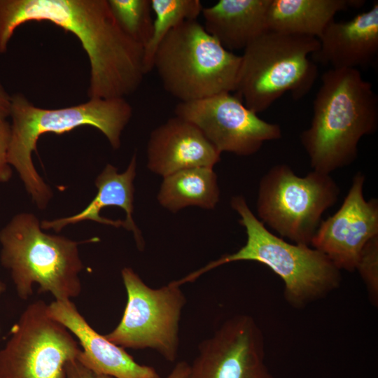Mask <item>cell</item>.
Here are the masks:
<instances>
[{
  "label": "cell",
  "instance_id": "obj_1",
  "mask_svg": "<svg viewBox=\"0 0 378 378\" xmlns=\"http://www.w3.org/2000/svg\"><path fill=\"white\" fill-rule=\"evenodd\" d=\"M32 21L50 22L78 38L90 62L89 99L125 98L142 83L144 47L120 27L108 0H0V54L15 30Z\"/></svg>",
  "mask_w": 378,
  "mask_h": 378
},
{
  "label": "cell",
  "instance_id": "obj_2",
  "mask_svg": "<svg viewBox=\"0 0 378 378\" xmlns=\"http://www.w3.org/2000/svg\"><path fill=\"white\" fill-rule=\"evenodd\" d=\"M378 127V97L356 69H330L321 76L310 126L300 135L313 170L330 174L358 156L360 140Z\"/></svg>",
  "mask_w": 378,
  "mask_h": 378
},
{
  "label": "cell",
  "instance_id": "obj_3",
  "mask_svg": "<svg viewBox=\"0 0 378 378\" xmlns=\"http://www.w3.org/2000/svg\"><path fill=\"white\" fill-rule=\"evenodd\" d=\"M132 111L125 98L89 99L73 106L46 109L34 106L22 94L12 96L8 161L18 172L39 209H44L52 196L50 188L38 174L32 162L31 154L36 150L40 136L46 133L61 134L88 125L102 132L111 146L118 149Z\"/></svg>",
  "mask_w": 378,
  "mask_h": 378
},
{
  "label": "cell",
  "instance_id": "obj_4",
  "mask_svg": "<svg viewBox=\"0 0 378 378\" xmlns=\"http://www.w3.org/2000/svg\"><path fill=\"white\" fill-rule=\"evenodd\" d=\"M231 206L245 228L246 244L236 252L224 255L176 280L178 285L193 282L220 265L246 260L262 263L277 274L284 284L285 299L295 308L324 298L340 286L341 271L325 254L308 245L289 243L270 232L242 196L232 197Z\"/></svg>",
  "mask_w": 378,
  "mask_h": 378
},
{
  "label": "cell",
  "instance_id": "obj_5",
  "mask_svg": "<svg viewBox=\"0 0 378 378\" xmlns=\"http://www.w3.org/2000/svg\"><path fill=\"white\" fill-rule=\"evenodd\" d=\"M32 214L15 216L0 232L1 265L10 272L17 294L27 300L33 286L56 300H71L81 292L79 273L84 266L79 242L46 234Z\"/></svg>",
  "mask_w": 378,
  "mask_h": 378
},
{
  "label": "cell",
  "instance_id": "obj_6",
  "mask_svg": "<svg viewBox=\"0 0 378 378\" xmlns=\"http://www.w3.org/2000/svg\"><path fill=\"white\" fill-rule=\"evenodd\" d=\"M241 56L226 50L197 20L171 30L153 66L163 88L180 102L235 91Z\"/></svg>",
  "mask_w": 378,
  "mask_h": 378
},
{
  "label": "cell",
  "instance_id": "obj_7",
  "mask_svg": "<svg viewBox=\"0 0 378 378\" xmlns=\"http://www.w3.org/2000/svg\"><path fill=\"white\" fill-rule=\"evenodd\" d=\"M314 37L267 30L244 49L235 92L244 105L258 113L286 92L299 99L311 90L318 75L309 59L319 48Z\"/></svg>",
  "mask_w": 378,
  "mask_h": 378
},
{
  "label": "cell",
  "instance_id": "obj_8",
  "mask_svg": "<svg viewBox=\"0 0 378 378\" xmlns=\"http://www.w3.org/2000/svg\"><path fill=\"white\" fill-rule=\"evenodd\" d=\"M340 189L328 174L296 175L287 164L273 166L261 178L256 208L260 221L295 244L311 245L323 214Z\"/></svg>",
  "mask_w": 378,
  "mask_h": 378
},
{
  "label": "cell",
  "instance_id": "obj_9",
  "mask_svg": "<svg viewBox=\"0 0 378 378\" xmlns=\"http://www.w3.org/2000/svg\"><path fill=\"white\" fill-rule=\"evenodd\" d=\"M121 276L127 300L118 326L104 337L122 348L152 349L174 362L179 347V322L186 297L174 281L159 288L147 286L130 267Z\"/></svg>",
  "mask_w": 378,
  "mask_h": 378
},
{
  "label": "cell",
  "instance_id": "obj_10",
  "mask_svg": "<svg viewBox=\"0 0 378 378\" xmlns=\"http://www.w3.org/2000/svg\"><path fill=\"white\" fill-rule=\"evenodd\" d=\"M80 351L68 329L49 316L48 304L34 301L0 349V378H65L66 364Z\"/></svg>",
  "mask_w": 378,
  "mask_h": 378
},
{
  "label": "cell",
  "instance_id": "obj_11",
  "mask_svg": "<svg viewBox=\"0 0 378 378\" xmlns=\"http://www.w3.org/2000/svg\"><path fill=\"white\" fill-rule=\"evenodd\" d=\"M174 112L176 116L197 127L220 153L251 155L265 141L279 139L282 135L279 125L261 119L230 92L179 102Z\"/></svg>",
  "mask_w": 378,
  "mask_h": 378
},
{
  "label": "cell",
  "instance_id": "obj_12",
  "mask_svg": "<svg viewBox=\"0 0 378 378\" xmlns=\"http://www.w3.org/2000/svg\"><path fill=\"white\" fill-rule=\"evenodd\" d=\"M197 349L184 378H275L265 364L262 332L248 315L226 320Z\"/></svg>",
  "mask_w": 378,
  "mask_h": 378
},
{
  "label": "cell",
  "instance_id": "obj_13",
  "mask_svg": "<svg viewBox=\"0 0 378 378\" xmlns=\"http://www.w3.org/2000/svg\"><path fill=\"white\" fill-rule=\"evenodd\" d=\"M365 180L360 172L354 175L342 204L321 221L311 242L340 271H355L365 245L378 236V201L365 199Z\"/></svg>",
  "mask_w": 378,
  "mask_h": 378
},
{
  "label": "cell",
  "instance_id": "obj_14",
  "mask_svg": "<svg viewBox=\"0 0 378 378\" xmlns=\"http://www.w3.org/2000/svg\"><path fill=\"white\" fill-rule=\"evenodd\" d=\"M48 313L79 341L77 359L94 373L114 378H160L156 370L136 362L124 348L96 332L80 314L71 300L48 304Z\"/></svg>",
  "mask_w": 378,
  "mask_h": 378
},
{
  "label": "cell",
  "instance_id": "obj_15",
  "mask_svg": "<svg viewBox=\"0 0 378 378\" xmlns=\"http://www.w3.org/2000/svg\"><path fill=\"white\" fill-rule=\"evenodd\" d=\"M220 153L192 122L178 116L169 118L150 134L147 167L163 177L194 168H213Z\"/></svg>",
  "mask_w": 378,
  "mask_h": 378
},
{
  "label": "cell",
  "instance_id": "obj_16",
  "mask_svg": "<svg viewBox=\"0 0 378 378\" xmlns=\"http://www.w3.org/2000/svg\"><path fill=\"white\" fill-rule=\"evenodd\" d=\"M136 165V155L123 173L119 174L116 167L107 164L96 178L97 195L83 211L69 217L43 220L41 228L59 232L68 225L85 220L116 227L122 226L133 232L138 247L141 249L144 240L132 218Z\"/></svg>",
  "mask_w": 378,
  "mask_h": 378
},
{
  "label": "cell",
  "instance_id": "obj_17",
  "mask_svg": "<svg viewBox=\"0 0 378 378\" xmlns=\"http://www.w3.org/2000/svg\"><path fill=\"white\" fill-rule=\"evenodd\" d=\"M312 60L331 69H356L372 64L378 54V4L345 22L332 21L318 38Z\"/></svg>",
  "mask_w": 378,
  "mask_h": 378
},
{
  "label": "cell",
  "instance_id": "obj_18",
  "mask_svg": "<svg viewBox=\"0 0 378 378\" xmlns=\"http://www.w3.org/2000/svg\"><path fill=\"white\" fill-rule=\"evenodd\" d=\"M270 0H220L203 8L206 31L227 50H243L267 31Z\"/></svg>",
  "mask_w": 378,
  "mask_h": 378
},
{
  "label": "cell",
  "instance_id": "obj_19",
  "mask_svg": "<svg viewBox=\"0 0 378 378\" xmlns=\"http://www.w3.org/2000/svg\"><path fill=\"white\" fill-rule=\"evenodd\" d=\"M364 4L363 0H270L267 29L318 38L337 13Z\"/></svg>",
  "mask_w": 378,
  "mask_h": 378
},
{
  "label": "cell",
  "instance_id": "obj_20",
  "mask_svg": "<svg viewBox=\"0 0 378 378\" xmlns=\"http://www.w3.org/2000/svg\"><path fill=\"white\" fill-rule=\"evenodd\" d=\"M219 197L217 176L213 168L194 167L164 177L158 200L162 206L176 212L190 206L212 209Z\"/></svg>",
  "mask_w": 378,
  "mask_h": 378
},
{
  "label": "cell",
  "instance_id": "obj_21",
  "mask_svg": "<svg viewBox=\"0 0 378 378\" xmlns=\"http://www.w3.org/2000/svg\"><path fill=\"white\" fill-rule=\"evenodd\" d=\"M153 20L150 41L144 47V65L146 74L153 69L155 51L166 35L174 28L187 20H197L202 14L200 0H150Z\"/></svg>",
  "mask_w": 378,
  "mask_h": 378
},
{
  "label": "cell",
  "instance_id": "obj_22",
  "mask_svg": "<svg viewBox=\"0 0 378 378\" xmlns=\"http://www.w3.org/2000/svg\"><path fill=\"white\" fill-rule=\"evenodd\" d=\"M120 27L144 47L152 35L153 20L150 0H108Z\"/></svg>",
  "mask_w": 378,
  "mask_h": 378
},
{
  "label": "cell",
  "instance_id": "obj_23",
  "mask_svg": "<svg viewBox=\"0 0 378 378\" xmlns=\"http://www.w3.org/2000/svg\"><path fill=\"white\" fill-rule=\"evenodd\" d=\"M356 270L362 278L368 292L370 302H378V236L372 238L360 254Z\"/></svg>",
  "mask_w": 378,
  "mask_h": 378
},
{
  "label": "cell",
  "instance_id": "obj_24",
  "mask_svg": "<svg viewBox=\"0 0 378 378\" xmlns=\"http://www.w3.org/2000/svg\"><path fill=\"white\" fill-rule=\"evenodd\" d=\"M11 135L10 123L0 119V183H6L12 176V169L8 161V150Z\"/></svg>",
  "mask_w": 378,
  "mask_h": 378
},
{
  "label": "cell",
  "instance_id": "obj_25",
  "mask_svg": "<svg viewBox=\"0 0 378 378\" xmlns=\"http://www.w3.org/2000/svg\"><path fill=\"white\" fill-rule=\"evenodd\" d=\"M65 378H114L111 376L94 373L77 358L69 360L65 367Z\"/></svg>",
  "mask_w": 378,
  "mask_h": 378
},
{
  "label": "cell",
  "instance_id": "obj_26",
  "mask_svg": "<svg viewBox=\"0 0 378 378\" xmlns=\"http://www.w3.org/2000/svg\"><path fill=\"white\" fill-rule=\"evenodd\" d=\"M12 96L4 87L0 79V119L7 120L11 111Z\"/></svg>",
  "mask_w": 378,
  "mask_h": 378
},
{
  "label": "cell",
  "instance_id": "obj_27",
  "mask_svg": "<svg viewBox=\"0 0 378 378\" xmlns=\"http://www.w3.org/2000/svg\"><path fill=\"white\" fill-rule=\"evenodd\" d=\"M189 364L186 361H180L176 364L166 378H184L188 373Z\"/></svg>",
  "mask_w": 378,
  "mask_h": 378
},
{
  "label": "cell",
  "instance_id": "obj_28",
  "mask_svg": "<svg viewBox=\"0 0 378 378\" xmlns=\"http://www.w3.org/2000/svg\"><path fill=\"white\" fill-rule=\"evenodd\" d=\"M6 290V284L0 279V295Z\"/></svg>",
  "mask_w": 378,
  "mask_h": 378
}]
</instances>
